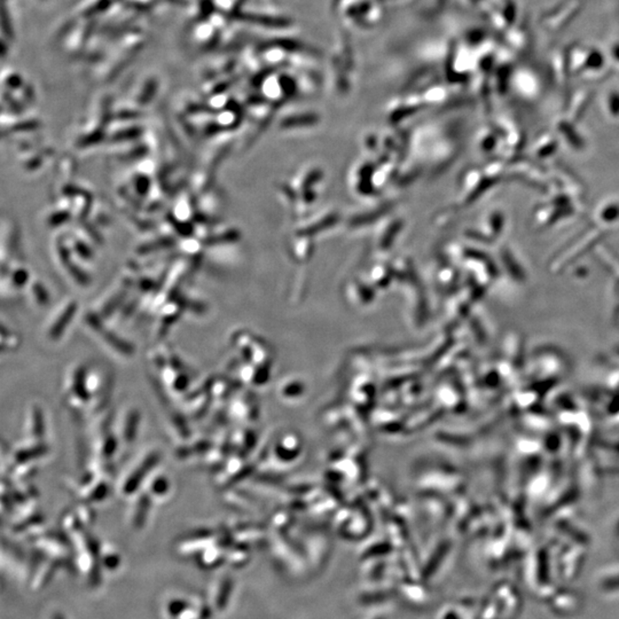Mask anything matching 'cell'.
Segmentation results:
<instances>
[{"mask_svg":"<svg viewBox=\"0 0 619 619\" xmlns=\"http://www.w3.org/2000/svg\"><path fill=\"white\" fill-rule=\"evenodd\" d=\"M549 609L560 616H573L582 608V598L571 589H556L555 592L545 601Z\"/></svg>","mask_w":619,"mask_h":619,"instance_id":"1","label":"cell"},{"mask_svg":"<svg viewBox=\"0 0 619 619\" xmlns=\"http://www.w3.org/2000/svg\"><path fill=\"white\" fill-rule=\"evenodd\" d=\"M596 589L600 594L607 596H619V573H603L596 580Z\"/></svg>","mask_w":619,"mask_h":619,"instance_id":"2","label":"cell"}]
</instances>
